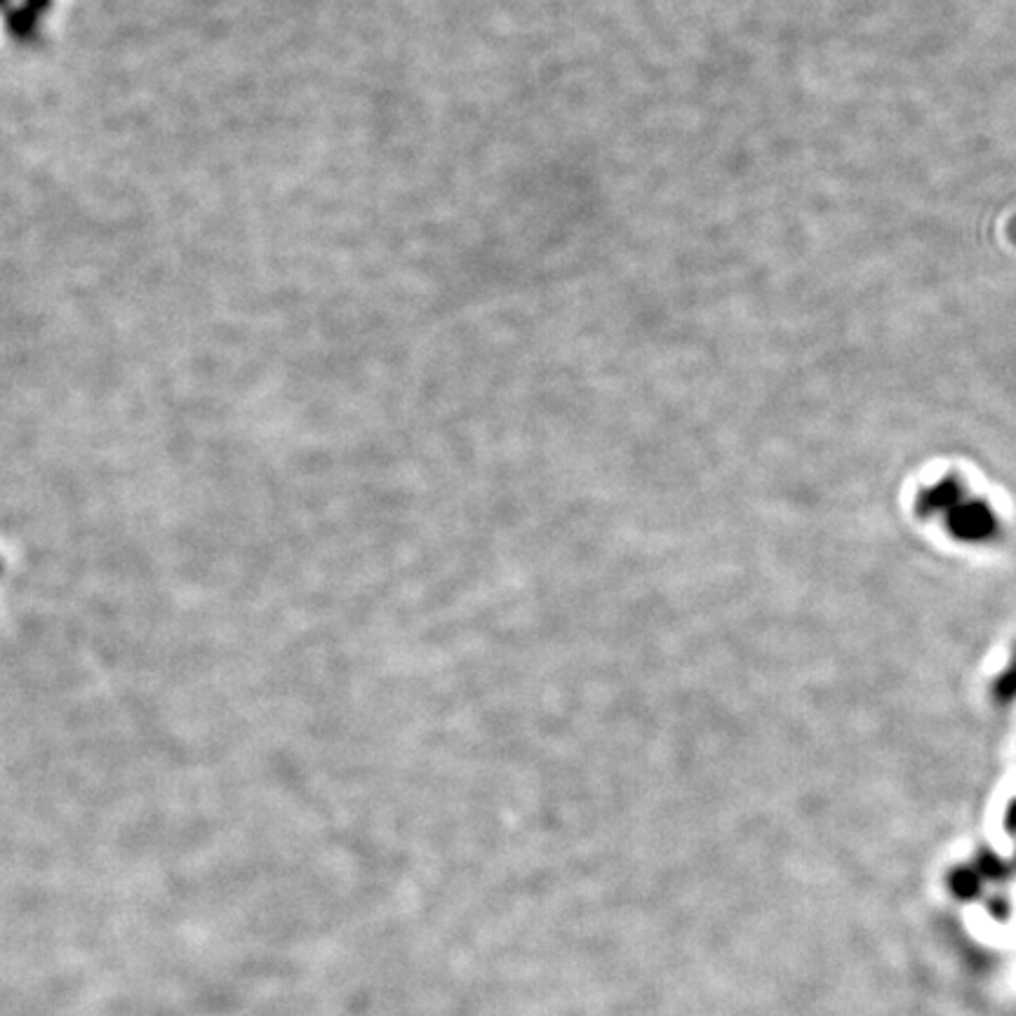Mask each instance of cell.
Segmentation results:
<instances>
[{
  "label": "cell",
  "mask_w": 1016,
  "mask_h": 1016,
  "mask_svg": "<svg viewBox=\"0 0 1016 1016\" xmlns=\"http://www.w3.org/2000/svg\"><path fill=\"white\" fill-rule=\"evenodd\" d=\"M64 0H0V38L15 50H40L57 31Z\"/></svg>",
  "instance_id": "obj_1"
},
{
  "label": "cell",
  "mask_w": 1016,
  "mask_h": 1016,
  "mask_svg": "<svg viewBox=\"0 0 1016 1016\" xmlns=\"http://www.w3.org/2000/svg\"><path fill=\"white\" fill-rule=\"evenodd\" d=\"M946 530L953 539L965 544H981L998 534V518L986 501L965 499L946 513Z\"/></svg>",
  "instance_id": "obj_2"
},
{
  "label": "cell",
  "mask_w": 1016,
  "mask_h": 1016,
  "mask_svg": "<svg viewBox=\"0 0 1016 1016\" xmlns=\"http://www.w3.org/2000/svg\"><path fill=\"white\" fill-rule=\"evenodd\" d=\"M965 501V485L955 476H948L932 487H925L915 499V511L922 518L939 516V513H951L955 506Z\"/></svg>",
  "instance_id": "obj_3"
},
{
  "label": "cell",
  "mask_w": 1016,
  "mask_h": 1016,
  "mask_svg": "<svg viewBox=\"0 0 1016 1016\" xmlns=\"http://www.w3.org/2000/svg\"><path fill=\"white\" fill-rule=\"evenodd\" d=\"M948 887L958 899H974L984 887V878L977 868H955V871L948 875Z\"/></svg>",
  "instance_id": "obj_4"
},
{
  "label": "cell",
  "mask_w": 1016,
  "mask_h": 1016,
  "mask_svg": "<svg viewBox=\"0 0 1016 1016\" xmlns=\"http://www.w3.org/2000/svg\"><path fill=\"white\" fill-rule=\"evenodd\" d=\"M993 699L998 701L1000 706H1007L1012 704V701H1016V650H1014V659L1012 664H1009L1007 671H1002L998 678L993 680Z\"/></svg>",
  "instance_id": "obj_5"
},
{
  "label": "cell",
  "mask_w": 1016,
  "mask_h": 1016,
  "mask_svg": "<svg viewBox=\"0 0 1016 1016\" xmlns=\"http://www.w3.org/2000/svg\"><path fill=\"white\" fill-rule=\"evenodd\" d=\"M974 868L981 873V878H991V880H1002L1007 878L1009 873L1016 871V861H1012V864H1007V861H1002L995 857L993 852H981L977 864H974Z\"/></svg>",
  "instance_id": "obj_6"
},
{
  "label": "cell",
  "mask_w": 1016,
  "mask_h": 1016,
  "mask_svg": "<svg viewBox=\"0 0 1016 1016\" xmlns=\"http://www.w3.org/2000/svg\"><path fill=\"white\" fill-rule=\"evenodd\" d=\"M1005 828L1009 833H1016V800L1009 802V807L1005 812Z\"/></svg>",
  "instance_id": "obj_7"
}]
</instances>
